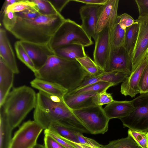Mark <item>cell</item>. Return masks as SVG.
Here are the masks:
<instances>
[{
	"label": "cell",
	"instance_id": "obj_1",
	"mask_svg": "<svg viewBox=\"0 0 148 148\" xmlns=\"http://www.w3.org/2000/svg\"><path fill=\"white\" fill-rule=\"evenodd\" d=\"M34 120L44 129L53 123H57L75 132L85 133L87 129L64 103L56 101L50 96L39 91L34 112Z\"/></svg>",
	"mask_w": 148,
	"mask_h": 148
},
{
	"label": "cell",
	"instance_id": "obj_2",
	"mask_svg": "<svg viewBox=\"0 0 148 148\" xmlns=\"http://www.w3.org/2000/svg\"><path fill=\"white\" fill-rule=\"evenodd\" d=\"M34 75L36 78L56 83L68 92L76 89L90 76L77 61L67 60L55 54L49 56Z\"/></svg>",
	"mask_w": 148,
	"mask_h": 148
},
{
	"label": "cell",
	"instance_id": "obj_3",
	"mask_svg": "<svg viewBox=\"0 0 148 148\" xmlns=\"http://www.w3.org/2000/svg\"><path fill=\"white\" fill-rule=\"evenodd\" d=\"M65 19L60 14L53 15L41 14L32 19L17 16L16 24L10 32L20 41L49 44Z\"/></svg>",
	"mask_w": 148,
	"mask_h": 148
},
{
	"label": "cell",
	"instance_id": "obj_4",
	"mask_svg": "<svg viewBox=\"0 0 148 148\" xmlns=\"http://www.w3.org/2000/svg\"><path fill=\"white\" fill-rule=\"evenodd\" d=\"M36 100L37 94L31 88L23 85L13 88L0 107V113L5 117L13 130L35 108Z\"/></svg>",
	"mask_w": 148,
	"mask_h": 148
},
{
	"label": "cell",
	"instance_id": "obj_5",
	"mask_svg": "<svg viewBox=\"0 0 148 148\" xmlns=\"http://www.w3.org/2000/svg\"><path fill=\"white\" fill-rule=\"evenodd\" d=\"M93 42L81 25L69 19H65L51 38L49 44L53 51L61 47L72 44L81 45L84 47Z\"/></svg>",
	"mask_w": 148,
	"mask_h": 148
},
{
	"label": "cell",
	"instance_id": "obj_6",
	"mask_svg": "<svg viewBox=\"0 0 148 148\" xmlns=\"http://www.w3.org/2000/svg\"><path fill=\"white\" fill-rule=\"evenodd\" d=\"M72 110L90 133L103 134L108 131L110 120L101 106L96 105Z\"/></svg>",
	"mask_w": 148,
	"mask_h": 148
},
{
	"label": "cell",
	"instance_id": "obj_7",
	"mask_svg": "<svg viewBox=\"0 0 148 148\" xmlns=\"http://www.w3.org/2000/svg\"><path fill=\"white\" fill-rule=\"evenodd\" d=\"M132 101L135 108L134 110L120 119L124 127L139 131H147L148 92L140 94Z\"/></svg>",
	"mask_w": 148,
	"mask_h": 148
},
{
	"label": "cell",
	"instance_id": "obj_8",
	"mask_svg": "<svg viewBox=\"0 0 148 148\" xmlns=\"http://www.w3.org/2000/svg\"><path fill=\"white\" fill-rule=\"evenodd\" d=\"M43 129L34 120L27 121L15 133L9 148H33L37 144L38 137Z\"/></svg>",
	"mask_w": 148,
	"mask_h": 148
},
{
	"label": "cell",
	"instance_id": "obj_9",
	"mask_svg": "<svg viewBox=\"0 0 148 148\" xmlns=\"http://www.w3.org/2000/svg\"><path fill=\"white\" fill-rule=\"evenodd\" d=\"M136 21L138 25L137 38L130 58L133 71L148 55V16H138Z\"/></svg>",
	"mask_w": 148,
	"mask_h": 148
},
{
	"label": "cell",
	"instance_id": "obj_10",
	"mask_svg": "<svg viewBox=\"0 0 148 148\" xmlns=\"http://www.w3.org/2000/svg\"><path fill=\"white\" fill-rule=\"evenodd\" d=\"M111 30L107 25L97 34L95 41L94 61L103 71L111 52Z\"/></svg>",
	"mask_w": 148,
	"mask_h": 148
},
{
	"label": "cell",
	"instance_id": "obj_11",
	"mask_svg": "<svg viewBox=\"0 0 148 148\" xmlns=\"http://www.w3.org/2000/svg\"><path fill=\"white\" fill-rule=\"evenodd\" d=\"M121 72L130 75L132 71L130 55L122 46L116 51H111L104 72Z\"/></svg>",
	"mask_w": 148,
	"mask_h": 148
},
{
	"label": "cell",
	"instance_id": "obj_12",
	"mask_svg": "<svg viewBox=\"0 0 148 148\" xmlns=\"http://www.w3.org/2000/svg\"><path fill=\"white\" fill-rule=\"evenodd\" d=\"M20 41L37 70L45 64L49 56L55 55L49 44Z\"/></svg>",
	"mask_w": 148,
	"mask_h": 148
},
{
	"label": "cell",
	"instance_id": "obj_13",
	"mask_svg": "<svg viewBox=\"0 0 148 148\" xmlns=\"http://www.w3.org/2000/svg\"><path fill=\"white\" fill-rule=\"evenodd\" d=\"M119 0H108L101 5L96 25L97 34L108 25L111 31L113 29L117 20Z\"/></svg>",
	"mask_w": 148,
	"mask_h": 148
},
{
	"label": "cell",
	"instance_id": "obj_14",
	"mask_svg": "<svg viewBox=\"0 0 148 148\" xmlns=\"http://www.w3.org/2000/svg\"><path fill=\"white\" fill-rule=\"evenodd\" d=\"M101 6L86 4L81 7L79 11L82 27L88 36L95 41L97 35L96 28Z\"/></svg>",
	"mask_w": 148,
	"mask_h": 148
},
{
	"label": "cell",
	"instance_id": "obj_15",
	"mask_svg": "<svg viewBox=\"0 0 148 148\" xmlns=\"http://www.w3.org/2000/svg\"><path fill=\"white\" fill-rule=\"evenodd\" d=\"M147 57L122 82L120 92L125 96L132 98L140 93L138 84L142 73L148 63Z\"/></svg>",
	"mask_w": 148,
	"mask_h": 148
},
{
	"label": "cell",
	"instance_id": "obj_16",
	"mask_svg": "<svg viewBox=\"0 0 148 148\" xmlns=\"http://www.w3.org/2000/svg\"><path fill=\"white\" fill-rule=\"evenodd\" d=\"M0 58L14 74L19 73L15 55L8 38L6 32L1 27L0 28Z\"/></svg>",
	"mask_w": 148,
	"mask_h": 148
},
{
	"label": "cell",
	"instance_id": "obj_17",
	"mask_svg": "<svg viewBox=\"0 0 148 148\" xmlns=\"http://www.w3.org/2000/svg\"><path fill=\"white\" fill-rule=\"evenodd\" d=\"M98 94L90 92L71 95L67 92L64 97L63 100L66 105L71 110L79 109L96 105L95 98Z\"/></svg>",
	"mask_w": 148,
	"mask_h": 148
},
{
	"label": "cell",
	"instance_id": "obj_18",
	"mask_svg": "<svg viewBox=\"0 0 148 148\" xmlns=\"http://www.w3.org/2000/svg\"><path fill=\"white\" fill-rule=\"evenodd\" d=\"M134 108L132 100H114L107 104L103 109L106 116L110 120L125 117L133 111Z\"/></svg>",
	"mask_w": 148,
	"mask_h": 148
},
{
	"label": "cell",
	"instance_id": "obj_19",
	"mask_svg": "<svg viewBox=\"0 0 148 148\" xmlns=\"http://www.w3.org/2000/svg\"><path fill=\"white\" fill-rule=\"evenodd\" d=\"M14 73L0 58V107L4 103L13 85Z\"/></svg>",
	"mask_w": 148,
	"mask_h": 148
},
{
	"label": "cell",
	"instance_id": "obj_20",
	"mask_svg": "<svg viewBox=\"0 0 148 148\" xmlns=\"http://www.w3.org/2000/svg\"><path fill=\"white\" fill-rule=\"evenodd\" d=\"M31 86L50 95L63 98L68 90L61 86L55 83L36 78L30 82Z\"/></svg>",
	"mask_w": 148,
	"mask_h": 148
},
{
	"label": "cell",
	"instance_id": "obj_21",
	"mask_svg": "<svg viewBox=\"0 0 148 148\" xmlns=\"http://www.w3.org/2000/svg\"><path fill=\"white\" fill-rule=\"evenodd\" d=\"M84 47L81 45L72 44L57 48L53 51L55 55L62 58L70 61H76L77 59L87 55Z\"/></svg>",
	"mask_w": 148,
	"mask_h": 148
},
{
	"label": "cell",
	"instance_id": "obj_22",
	"mask_svg": "<svg viewBox=\"0 0 148 148\" xmlns=\"http://www.w3.org/2000/svg\"><path fill=\"white\" fill-rule=\"evenodd\" d=\"M0 115V148H9L12 130L5 116L1 113Z\"/></svg>",
	"mask_w": 148,
	"mask_h": 148
},
{
	"label": "cell",
	"instance_id": "obj_23",
	"mask_svg": "<svg viewBox=\"0 0 148 148\" xmlns=\"http://www.w3.org/2000/svg\"><path fill=\"white\" fill-rule=\"evenodd\" d=\"M138 30V25L137 21L131 26L127 27L125 29L124 42L123 46L130 56L136 42Z\"/></svg>",
	"mask_w": 148,
	"mask_h": 148
},
{
	"label": "cell",
	"instance_id": "obj_24",
	"mask_svg": "<svg viewBox=\"0 0 148 148\" xmlns=\"http://www.w3.org/2000/svg\"><path fill=\"white\" fill-rule=\"evenodd\" d=\"M125 31L121 27L117 19L115 26L111 31V51H116L123 46Z\"/></svg>",
	"mask_w": 148,
	"mask_h": 148
},
{
	"label": "cell",
	"instance_id": "obj_25",
	"mask_svg": "<svg viewBox=\"0 0 148 148\" xmlns=\"http://www.w3.org/2000/svg\"><path fill=\"white\" fill-rule=\"evenodd\" d=\"M113 86H114L113 84L109 82H99L80 89H75L69 91L68 93L71 95H77L90 92L99 93L106 91L109 88Z\"/></svg>",
	"mask_w": 148,
	"mask_h": 148
},
{
	"label": "cell",
	"instance_id": "obj_26",
	"mask_svg": "<svg viewBox=\"0 0 148 148\" xmlns=\"http://www.w3.org/2000/svg\"><path fill=\"white\" fill-rule=\"evenodd\" d=\"M83 69L91 76L99 75L103 71L90 57L86 55L76 59Z\"/></svg>",
	"mask_w": 148,
	"mask_h": 148
},
{
	"label": "cell",
	"instance_id": "obj_27",
	"mask_svg": "<svg viewBox=\"0 0 148 148\" xmlns=\"http://www.w3.org/2000/svg\"><path fill=\"white\" fill-rule=\"evenodd\" d=\"M129 76L124 73L113 71L109 72H103L99 75L98 81L106 82L113 84L114 86L123 82Z\"/></svg>",
	"mask_w": 148,
	"mask_h": 148
},
{
	"label": "cell",
	"instance_id": "obj_28",
	"mask_svg": "<svg viewBox=\"0 0 148 148\" xmlns=\"http://www.w3.org/2000/svg\"><path fill=\"white\" fill-rule=\"evenodd\" d=\"M103 148H142L132 136L128 134L126 138L112 141Z\"/></svg>",
	"mask_w": 148,
	"mask_h": 148
},
{
	"label": "cell",
	"instance_id": "obj_29",
	"mask_svg": "<svg viewBox=\"0 0 148 148\" xmlns=\"http://www.w3.org/2000/svg\"><path fill=\"white\" fill-rule=\"evenodd\" d=\"M14 49L18 58L35 74L37 70L34 63L21 45L20 41H16Z\"/></svg>",
	"mask_w": 148,
	"mask_h": 148
},
{
	"label": "cell",
	"instance_id": "obj_30",
	"mask_svg": "<svg viewBox=\"0 0 148 148\" xmlns=\"http://www.w3.org/2000/svg\"><path fill=\"white\" fill-rule=\"evenodd\" d=\"M60 136L73 142L79 143L75 134V132L57 123H51L48 128Z\"/></svg>",
	"mask_w": 148,
	"mask_h": 148
},
{
	"label": "cell",
	"instance_id": "obj_31",
	"mask_svg": "<svg viewBox=\"0 0 148 148\" xmlns=\"http://www.w3.org/2000/svg\"><path fill=\"white\" fill-rule=\"evenodd\" d=\"M36 7L32 0H18L8 6L4 11L5 12H11L14 13L23 12Z\"/></svg>",
	"mask_w": 148,
	"mask_h": 148
},
{
	"label": "cell",
	"instance_id": "obj_32",
	"mask_svg": "<svg viewBox=\"0 0 148 148\" xmlns=\"http://www.w3.org/2000/svg\"><path fill=\"white\" fill-rule=\"evenodd\" d=\"M35 4L39 12L45 15H56L60 14L49 0H32Z\"/></svg>",
	"mask_w": 148,
	"mask_h": 148
},
{
	"label": "cell",
	"instance_id": "obj_33",
	"mask_svg": "<svg viewBox=\"0 0 148 148\" xmlns=\"http://www.w3.org/2000/svg\"><path fill=\"white\" fill-rule=\"evenodd\" d=\"M128 134L133 138L142 148H148V132H141L129 129Z\"/></svg>",
	"mask_w": 148,
	"mask_h": 148
},
{
	"label": "cell",
	"instance_id": "obj_34",
	"mask_svg": "<svg viewBox=\"0 0 148 148\" xmlns=\"http://www.w3.org/2000/svg\"><path fill=\"white\" fill-rule=\"evenodd\" d=\"M17 16L15 13L11 12H5L3 15L2 23L5 29L10 32L15 25Z\"/></svg>",
	"mask_w": 148,
	"mask_h": 148
},
{
	"label": "cell",
	"instance_id": "obj_35",
	"mask_svg": "<svg viewBox=\"0 0 148 148\" xmlns=\"http://www.w3.org/2000/svg\"><path fill=\"white\" fill-rule=\"evenodd\" d=\"M118 23L121 27L125 31L126 28L136 23L133 17L126 13L118 16Z\"/></svg>",
	"mask_w": 148,
	"mask_h": 148
},
{
	"label": "cell",
	"instance_id": "obj_36",
	"mask_svg": "<svg viewBox=\"0 0 148 148\" xmlns=\"http://www.w3.org/2000/svg\"><path fill=\"white\" fill-rule=\"evenodd\" d=\"M138 86L140 94L148 92V61L142 73Z\"/></svg>",
	"mask_w": 148,
	"mask_h": 148
},
{
	"label": "cell",
	"instance_id": "obj_37",
	"mask_svg": "<svg viewBox=\"0 0 148 148\" xmlns=\"http://www.w3.org/2000/svg\"><path fill=\"white\" fill-rule=\"evenodd\" d=\"M114 100L111 94L106 91L99 93L95 98V104L99 106L108 104Z\"/></svg>",
	"mask_w": 148,
	"mask_h": 148
},
{
	"label": "cell",
	"instance_id": "obj_38",
	"mask_svg": "<svg viewBox=\"0 0 148 148\" xmlns=\"http://www.w3.org/2000/svg\"><path fill=\"white\" fill-rule=\"evenodd\" d=\"M75 134L80 143L95 148H103V146L94 140L84 136L82 133L75 132Z\"/></svg>",
	"mask_w": 148,
	"mask_h": 148
},
{
	"label": "cell",
	"instance_id": "obj_39",
	"mask_svg": "<svg viewBox=\"0 0 148 148\" xmlns=\"http://www.w3.org/2000/svg\"><path fill=\"white\" fill-rule=\"evenodd\" d=\"M44 134L49 135L65 148H77L67 141L64 138L55 132L49 129L44 130Z\"/></svg>",
	"mask_w": 148,
	"mask_h": 148
},
{
	"label": "cell",
	"instance_id": "obj_40",
	"mask_svg": "<svg viewBox=\"0 0 148 148\" xmlns=\"http://www.w3.org/2000/svg\"><path fill=\"white\" fill-rule=\"evenodd\" d=\"M15 13L18 16L28 19H33L41 14L36 6L23 12Z\"/></svg>",
	"mask_w": 148,
	"mask_h": 148
},
{
	"label": "cell",
	"instance_id": "obj_41",
	"mask_svg": "<svg viewBox=\"0 0 148 148\" xmlns=\"http://www.w3.org/2000/svg\"><path fill=\"white\" fill-rule=\"evenodd\" d=\"M44 146L45 148H65L53 137L45 134Z\"/></svg>",
	"mask_w": 148,
	"mask_h": 148
},
{
	"label": "cell",
	"instance_id": "obj_42",
	"mask_svg": "<svg viewBox=\"0 0 148 148\" xmlns=\"http://www.w3.org/2000/svg\"><path fill=\"white\" fill-rule=\"evenodd\" d=\"M140 16H148V0H135Z\"/></svg>",
	"mask_w": 148,
	"mask_h": 148
},
{
	"label": "cell",
	"instance_id": "obj_43",
	"mask_svg": "<svg viewBox=\"0 0 148 148\" xmlns=\"http://www.w3.org/2000/svg\"><path fill=\"white\" fill-rule=\"evenodd\" d=\"M49 1L57 11L60 13L67 4L70 1H71V0H50Z\"/></svg>",
	"mask_w": 148,
	"mask_h": 148
},
{
	"label": "cell",
	"instance_id": "obj_44",
	"mask_svg": "<svg viewBox=\"0 0 148 148\" xmlns=\"http://www.w3.org/2000/svg\"><path fill=\"white\" fill-rule=\"evenodd\" d=\"M108 0H72L71 1H76L86 4L87 5H102L105 4Z\"/></svg>",
	"mask_w": 148,
	"mask_h": 148
},
{
	"label": "cell",
	"instance_id": "obj_45",
	"mask_svg": "<svg viewBox=\"0 0 148 148\" xmlns=\"http://www.w3.org/2000/svg\"><path fill=\"white\" fill-rule=\"evenodd\" d=\"M67 141L72 144L77 148H95L86 145L81 144L80 143H77L69 140L64 138Z\"/></svg>",
	"mask_w": 148,
	"mask_h": 148
},
{
	"label": "cell",
	"instance_id": "obj_46",
	"mask_svg": "<svg viewBox=\"0 0 148 148\" xmlns=\"http://www.w3.org/2000/svg\"><path fill=\"white\" fill-rule=\"evenodd\" d=\"M33 148H45L44 146L40 144H37Z\"/></svg>",
	"mask_w": 148,
	"mask_h": 148
},
{
	"label": "cell",
	"instance_id": "obj_47",
	"mask_svg": "<svg viewBox=\"0 0 148 148\" xmlns=\"http://www.w3.org/2000/svg\"><path fill=\"white\" fill-rule=\"evenodd\" d=\"M147 57L148 60V55L147 56Z\"/></svg>",
	"mask_w": 148,
	"mask_h": 148
},
{
	"label": "cell",
	"instance_id": "obj_48",
	"mask_svg": "<svg viewBox=\"0 0 148 148\" xmlns=\"http://www.w3.org/2000/svg\"><path fill=\"white\" fill-rule=\"evenodd\" d=\"M147 131L148 132V131Z\"/></svg>",
	"mask_w": 148,
	"mask_h": 148
}]
</instances>
